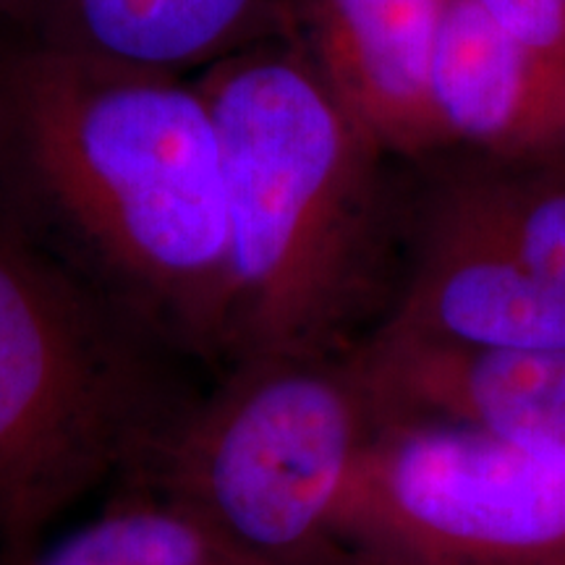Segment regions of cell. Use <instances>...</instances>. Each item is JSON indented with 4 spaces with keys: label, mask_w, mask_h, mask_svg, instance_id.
<instances>
[{
    "label": "cell",
    "mask_w": 565,
    "mask_h": 565,
    "mask_svg": "<svg viewBox=\"0 0 565 565\" xmlns=\"http://www.w3.org/2000/svg\"><path fill=\"white\" fill-rule=\"evenodd\" d=\"M0 207L183 356L228 366V202L196 82L0 42Z\"/></svg>",
    "instance_id": "6da1fadb"
},
{
    "label": "cell",
    "mask_w": 565,
    "mask_h": 565,
    "mask_svg": "<svg viewBox=\"0 0 565 565\" xmlns=\"http://www.w3.org/2000/svg\"><path fill=\"white\" fill-rule=\"evenodd\" d=\"M196 87L215 118L228 202L231 362L353 349L387 315L404 267L395 160L282 40L215 63Z\"/></svg>",
    "instance_id": "7a4b0ae2"
},
{
    "label": "cell",
    "mask_w": 565,
    "mask_h": 565,
    "mask_svg": "<svg viewBox=\"0 0 565 565\" xmlns=\"http://www.w3.org/2000/svg\"><path fill=\"white\" fill-rule=\"evenodd\" d=\"M192 362L0 207V550L17 565L63 513L137 487L200 398Z\"/></svg>",
    "instance_id": "3957f363"
},
{
    "label": "cell",
    "mask_w": 565,
    "mask_h": 565,
    "mask_svg": "<svg viewBox=\"0 0 565 565\" xmlns=\"http://www.w3.org/2000/svg\"><path fill=\"white\" fill-rule=\"evenodd\" d=\"M349 351L231 362L137 487L192 505L273 565H351L335 513L377 414Z\"/></svg>",
    "instance_id": "277c9868"
},
{
    "label": "cell",
    "mask_w": 565,
    "mask_h": 565,
    "mask_svg": "<svg viewBox=\"0 0 565 565\" xmlns=\"http://www.w3.org/2000/svg\"><path fill=\"white\" fill-rule=\"evenodd\" d=\"M351 565H565V463L443 422H383L335 513Z\"/></svg>",
    "instance_id": "5b68a950"
},
{
    "label": "cell",
    "mask_w": 565,
    "mask_h": 565,
    "mask_svg": "<svg viewBox=\"0 0 565 565\" xmlns=\"http://www.w3.org/2000/svg\"><path fill=\"white\" fill-rule=\"evenodd\" d=\"M349 356L377 424H456L565 463V351L487 349L377 324Z\"/></svg>",
    "instance_id": "8992f818"
},
{
    "label": "cell",
    "mask_w": 565,
    "mask_h": 565,
    "mask_svg": "<svg viewBox=\"0 0 565 565\" xmlns=\"http://www.w3.org/2000/svg\"><path fill=\"white\" fill-rule=\"evenodd\" d=\"M443 9L445 0H280L278 40L387 158L416 166L450 152L433 97Z\"/></svg>",
    "instance_id": "52a82bcc"
},
{
    "label": "cell",
    "mask_w": 565,
    "mask_h": 565,
    "mask_svg": "<svg viewBox=\"0 0 565 565\" xmlns=\"http://www.w3.org/2000/svg\"><path fill=\"white\" fill-rule=\"evenodd\" d=\"M380 324L487 349L565 351L563 296L482 233L422 200L412 183L404 267Z\"/></svg>",
    "instance_id": "ba28073f"
},
{
    "label": "cell",
    "mask_w": 565,
    "mask_h": 565,
    "mask_svg": "<svg viewBox=\"0 0 565 565\" xmlns=\"http://www.w3.org/2000/svg\"><path fill=\"white\" fill-rule=\"evenodd\" d=\"M433 97L450 152L565 171V63L500 30L477 0H445Z\"/></svg>",
    "instance_id": "9c48e42d"
},
{
    "label": "cell",
    "mask_w": 565,
    "mask_h": 565,
    "mask_svg": "<svg viewBox=\"0 0 565 565\" xmlns=\"http://www.w3.org/2000/svg\"><path fill=\"white\" fill-rule=\"evenodd\" d=\"M0 24L24 45L183 76L278 40L280 0H0Z\"/></svg>",
    "instance_id": "30bf717a"
},
{
    "label": "cell",
    "mask_w": 565,
    "mask_h": 565,
    "mask_svg": "<svg viewBox=\"0 0 565 565\" xmlns=\"http://www.w3.org/2000/svg\"><path fill=\"white\" fill-rule=\"evenodd\" d=\"M422 200L482 233L565 299V171L445 152L416 162Z\"/></svg>",
    "instance_id": "8fae6325"
},
{
    "label": "cell",
    "mask_w": 565,
    "mask_h": 565,
    "mask_svg": "<svg viewBox=\"0 0 565 565\" xmlns=\"http://www.w3.org/2000/svg\"><path fill=\"white\" fill-rule=\"evenodd\" d=\"M17 565H273L207 515L168 494L131 487L95 519Z\"/></svg>",
    "instance_id": "7c38bea8"
},
{
    "label": "cell",
    "mask_w": 565,
    "mask_h": 565,
    "mask_svg": "<svg viewBox=\"0 0 565 565\" xmlns=\"http://www.w3.org/2000/svg\"><path fill=\"white\" fill-rule=\"evenodd\" d=\"M500 30L565 63V0H477Z\"/></svg>",
    "instance_id": "4fadbf2b"
},
{
    "label": "cell",
    "mask_w": 565,
    "mask_h": 565,
    "mask_svg": "<svg viewBox=\"0 0 565 565\" xmlns=\"http://www.w3.org/2000/svg\"><path fill=\"white\" fill-rule=\"evenodd\" d=\"M0 565H9V561H6V555H3V550H0Z\"/></svg>",
    "instance_id": "5bb4252c"
}]
</instances>
